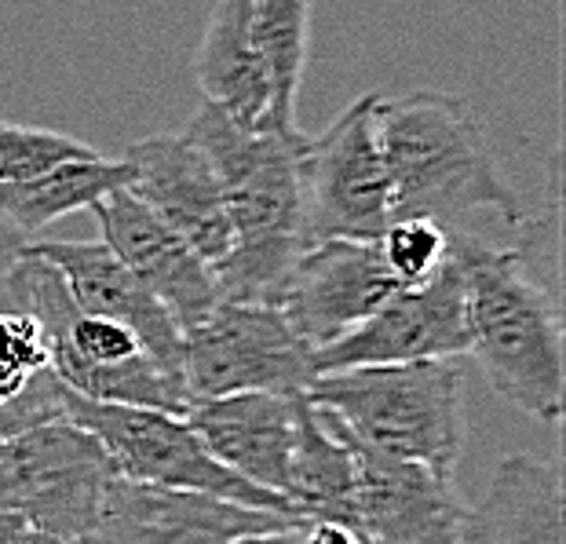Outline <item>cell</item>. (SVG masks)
Returning a JSON list of instances; mask_svg holds the SVG:
<instances>
[{"label":"cell","instance_id":"1","mask_svg":"<svg viewBox=\"0 0 566 544\" xmlns=\"http://www.w3.org/2000/svg\"><path fill=\"white\" fill-rule=\"evenodd\" d=\"M184 136L209 157L231 216L234 245L212 268L220 296L274 307L289 271L307 249L300 184L307 136L245 132L212 103H201Z\"/></svg>","mask_w":566,"mask_h":544},{"label":"cell","instance_id":"2","mask_svg":"<svg viewBox=\"0 0 566 544\" xmlns=\"http://www.w3.org/2000/svg\"><path fill=\"white\" fill-rule=\"evenodd\" d=\"M450 257L464 282L468 355L479 358L490 388L520 414L563 420V307L515 245H490L450 231Z\"/></svg>","mask_w":566,"mask_h":544},{"label":"cell","instance_id":"3","mask_svg":"<svg viewBox=\"0 0 566 544\" xmlns=\"http://www.w3.org/2000/svg\"><path fill=\"white\" fill-rule=\"evenodd\" d=\"M377 136L391 187V220H436L461 231L486 212L520 238L530 216L504 184L472 106L446 92L384 100Z\"/></svg>","mask_w":566,"mask_h":544},{"label":"cell","instance_id":"4","mask_svg":"<svg viewBox=\"0 0 566 544\" xmlns=\"http://www.w3.org/2000/svg\"><path fill=\"white\" fill-rule=\"evenodd\" d=\"M304 398L366 450L453 479L464 446V388L453 362L322 373Z\"/></svg>","mask_w":566,"mask_h":544},{"label":"cell","instance_id":"5","mask_svg":"<svg viewBox=\"0 0 566 544\" xmlns=\"http://www.w3.org/2000/svg\"><path fill=\"white\" fill-rule=\"evenodd\" d=\"M19 274L30 311L38 314L44 329L55 377L77 398L187 417V384L172 377V373H165L128 329L77 311L52 263L30 257L22 249Z\"/></svg>","mask_w":566,"mask_h":544},{"label":"cell","instance_id":"6","mask_svg":"<svg viewBox=\"0 0 566 544\" xmlns=\"http://www.w3.org/2000/svg\"><path fill=\"white\" fill-rule=\"evenodd\" d=\"M63 420H74L77 428L88 431L103 446V453L111 457L117 475H125L132 482L209 493V498L260 508V512L304 519L279 493H268L245 482L242 475H234V471H227L201 446L195 428L187 425V417L158 414V409H139V406L88 402V398H77L70 391Z\"/></svg>","mask_w":566,"mask_h":544},{"label":"cell","instance_id":"7","mask_svg":"<svg viewBox=\"0 0 566 544\" xmlns=\"http://www.w3.org/2000/svg\"><path fill=\"white\" fill-rule=\"evenodd\" d=\"M114 475L111 457L88 431L74 420H48L0 442V512L77 544Z\"/></svg>","mask_w":566,"mask_h":544},{"label":"cell","instance_id":"8","mask_svg":"<svg viewBox=\"0 0 566 544\" xmlns=\"http://www.w3.org/2000/svg\"><path fill=\"white\" fill-rule=\"evenodd\" d=\"M384 95L355 100L322 136L307 139L300 161L304 234L318 241H377L391 223V187L384 168L377 114Z\"/></svg>","mask_w":566,"mask_h":544},{"label":"cell","instance_id":"9","mask_svg":"<svg viewBox=\"0 0 566 544\" xmlns=\"http://www.w3.org/2000/svg\"><path fill=\"white\" fill-rule=\"evenodd\" d=\"M184 347L190 406L245 391L304 395L315 380V351L271 304L220 300L209 318L184 333Z\"/></svg>","mask_w":566,"mask_h":544},{"label":"cell","instance_id":"10","mask_svg":"<svg viewBox=\"0 0 566 544\" xmlns=\"http://www.w3.org/2000/svg\"><path fill=\"white\" fill-rule=\"evenodd\" d=\"M468 355L464 282L453 257L424 285L399 289L373 318L344 341L311 355L315 377L358 366H402V362H450Z\"/></svg>","mask_w":566,"mask_h":544},{"label":"cell","instance_id":"11","mask_svg":"<svg viewBox=\"0 0 566 544\" xmlns=\"http://www.w3.org/2000/svg\"><path fill=\"white\" fill-rule=\"evenodd\" d=\"M380 241H318L289 271L274 307L311 351L355 333L399 293Z\"/></svg>","mask_w":566,"mask_h":544},{"label":"cell","instance_id":"12","mask_svg":"<svg viewBox=\"0 0 566 544\" xmlns=\"http://www.w3.org/2000/svg\"><path fill=\"white\" fill-rule=\"evenodd\" d=\"M296 523L304 519L114 475L92 530L77 544H231L245 534Z\"/></svg>","mask_w":566,"mask_h":544},{"label":"cell","instance_id":"13","mask_svg":"<svg viewBox=\"0 0 566 544\" xmlns=\"http://www.w3.org/2000/svg\"><path fill=\"white\" fill-rule=\"evenodd\" d=\"M125 161L132 168L128 195L216 268L231 252L234 231L209 157L184 132H161L132 143Z\"/></svg>","mask_w":566,"mask_h":544},{"label":"cell","instance_id":"14","mask_svg":"<svg viewBox=\"0 0 566 544\" xmlns=\"http://www.w3.org/2000/svg\"><path fill=\"white\" fill-rule=\"evenodd\" d=\"M347 442L355 453L347 526H355L366 544H461L464 504L457 501L453 479L373 453L352 435Z\"/></svg>","mask_w":566,"mask_h":544},{"label":"cell","instance_id":"15","mask_svg":"<svg viewBox=\"0 0 566 544\" xmlns=\"http://www.w3.org/2000/svg\"><path fill=\"white\" fill-rule=\"evenodd\" d=\"M22 249L52 263L77 311L122 325L150 351V358L165 373L184 380L187 347L179 322L103 241H27Z\"/></svg>","mask_w":566,"mask_h":544},{"label":"cell","instance_id":"16","mask_svg":"<svg viewBox=\"0 0 566 544\" xmlns=\"http://www.w3.org/2000/svg\"><path fill=\"white\" fill-rule=\"evenodd\" d=\"M88 212L99 223L103 245L161 300L184 333L209 318V311L223 300L212 263H205L128 190H114L103 201H95Z\"/></svg>","mask_w":566,"mask_h":544},{"label":"cell","instance_id":"17","mask_svg":"<svg viewBox=\"0 0 566 544\" xmlns=\"http://www.w3.org/2000/svg\"><path fill=\"white\" fill-rule=\"evenodd\" d=\"M304 395L245 391L187 409V425L227 471L289 501L296 417Z\"/></svg>","mask_w":566,"mask_h":544},{"label":"cell","instance_id":"18","mask_svg":"<svg viewBox=\"0 0 566 544\" xmlns=\"http://www.w3.org/2000/svg\"><path fill=\"white\" fill-rule=\"evenodd\" d=\"M66 398L70 388L52 369L15 257L0 263V442L48 420H63Z\"/></svg>","mask_w":566,"mask_h":544},{"label":"cell","instance_id":"19","mask_svg":"<svg viewBox=\"0 0 566 544\" xmlns=\"http://www.w3.org/2000/svg\"><path fill=\"white\" fill-rule=\"evenodd\" d=\"M461 544H566L559 464L530 453L504 457L483 501L464 508Z\"/></svg>","mask_w":566,"mask_h":544},{"label":"cell","instance_id":"20","mask_svg":"<svg viewBox=\"0 0 566 544\" xmlns=\"http://www.w3.org/2000/svg\"><path fill=\"white\" fill-rule=\"evenodd\" d=\"M252 4L256 0H216L198 44L195 74L205 103L223 111L245 132H268L271 92L252 33Z\"/></svg>","mask_w":566,"mask_h":544},{"label":"cell","instance_id":"21","mask_svg":"<svg viewBox=\"0 0 566 544\" xmlns=\"http://www.w3.org/2000/svg\"><path fill=\"white\" fill-rule=\"evenodd\" d=\"M132 168L125 157H84L48 168L41 176L0 184V220L11 231L30 241V234L59 223L70 212H88L95 201H103L114 190H125Z\"/></svg>","mask_w":566,"mask_h":544},{"label":"cell","instance_id":"22","mask_svg":"<svg viewBox=\"0 0 566 544\" xmlns=\"http://www.w3.org/2000/svg\"><path fill=\"white\" fill-rule=\"evenodd\" d=\"M355 493V453L340 425L311 406L300 402L296 417V446L293 468H289V504L296 508L307 523L333 519L347 523V508Z\"/></svg>","mask_w":566,"mask_h":544},{"label":"cell","instance_id":"23","mask_svg":"<svg viewBox=\"0 0 566 544\" xmlns=\"http://www.w3.org/2000/svg\"><path fill=\"white\" fill-rule=\"evenodd\" d=\"M252 33H256L260 63L268 74V132L300 136L296 95L307 66L311 0H256L252 4Z\"/></svg>","mask_w":566,"mask_h":544},{"label":"cell","instance_id":"24","mask_svg":"<svg viewBox=\"0 0 566 544\" xmlns=\"http://www.w3.org/2000/svg\"><path fill=\"white\" fill-rule=\"evenodd\" d=\"M95 154L99 150L74 136H63V132L0 121V184H19V179L41 176L55 165L84 161Z\"/></svg>","mask_w":566,"mask_h":544},{"label":"cell","instance_id":"25","mask_svg":"<svg viewBox=\"0 0 566 544\" xmlns=\"http://www.w3.org/2000/svg\"><path fill=\"white\" fill-rule=\"evenodd\" d=\"M377 241L384 263L402 289L424 285L450 260V231L436 220H391Z\"/></svg>","mask_w":566,"mask_h":544},{"label":"cell","instance_id":"26","mask_svg":"<svg viewBox=\"0 0 566 544\" xmlns=\"http://www.w3.org/2000/svg\"><path fill=\"white\" fill-rule=\"evenodd\" d=\"M304 544H366L363 534L347 523H333V519H315L304 526Z\"/></svg>","mask_w":566,"mask_h":544},{"label":"cell","instance_id":"27","mask_svg":"<svg viewBox=\"0 0 566 544\" xmlns=\"http://www.w3.org/2000/svg\"><path fill=\"white\" fill-rule=\"evenodd\" d=\"M304 526L307 523H296V526H279V530H260V534H245L231 544H304Z\"/></svg>","mask_w":566,"mask_h":544},{"label":"cell","instance_id":"28","mask_svg":"<svg viewBox=\"0 0 566 544\" xmlns=\"http://www.w3.org/2000/svg\"><path fill=\"white\" fill-rule=\"evenodd\" d=\"M22 245H27V238L22 234H15L11 227L0 220V263H8V260H15L19 252H22Z\"/></svg>","mask_w":566,"mask_h":544},{"label":"cell","instance_id":"29","mask_svg":"<svg viewBox=\"0 0 566 544\" xmlns=\"http://www.w3.org/2000/svg\"><path fill=\"white\" fill-rule=\"evenodd\" d=\"M27 530V523H22L19 515H8L0 512V544H19V534Z\"/></svg>","mask_w":566,"mask_h":544},{"label":"cell","instance_id":"30","mask_svg":"<svg viewBox=\"0 0 566 544\" xmlns=\"http://www.w3.org/2000/svg\"><path fill=\"white\" fill-rule=\"evenodd\" d=\"M19 544H66V541H59V537H48V534H41V530H22L19 534Z\"/></svg>","mask_w":566,"mask_h":544}]
</instances>
